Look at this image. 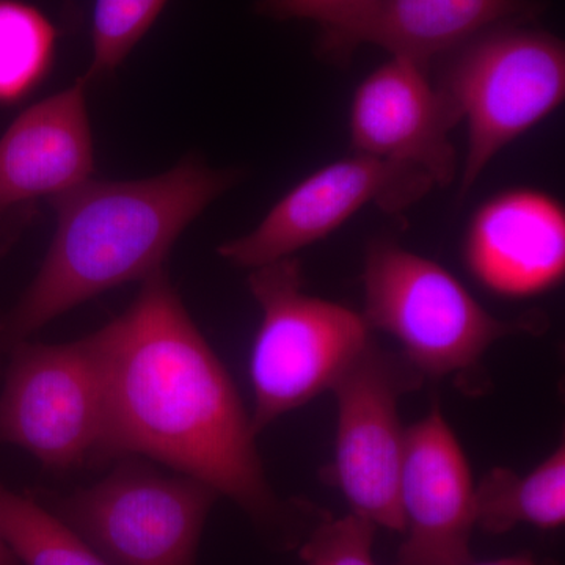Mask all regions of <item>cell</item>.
<instances>
[{"instance_id":"cell-1","label":"cell","mask_w":565,"mask_h":565,"mask_svg":"<svg viewBox=\"0 0 565 565\" xmlns=\"http://www.w3.org/2000/svg\"><path fill=\"white\" fill-rule=\"evenodd\" d=\"M102 332L109 385L104 465L143 457L230 498L274 545L302 544L323 516L270 487L252 416L167 267L141 281L128 310Z\"/></svg>"},{"instance_id":"cell-2","label":"cell","mask_w":565,"mask_h":565,"mask_svg":"<svg viewBox=\"0 0 565 565\" xmlns=\"http://www.w3.org/2000/svg\"><path fill=\"white\" fill-rule=\"evenodd\" d=\"M239 178L191 154L158 177L90 178L52 200L57 228L39 274L0 319V353L77 305L166 269L185 228Z\"/></svg>"},{"instance_id":"cell-3","label":"cell","mask_w":565,"mask_h":565,"mask_svg":"<svg viewBox=\"0 0 565 565\" xmlns=\"http://www.w3.org/2000/svg\"><path fill=\"white\" fill-rule=\"evenodd\" d=\"M248 288L262 323L250 355L252 426L263 433L282 415L332 392L370 344L363 315L303 292L302 264L282 258L250 270Z\"/></svg>"},{"instance_id":"cell-4","label":"cell","mask_w":565,"mask_h":565,"mask_svg":"<svg viewBox=\"0 0 565 565\" xmlns=\"http://www.w3.org/2000/svg\"><path fill=\"white\" fill-rule=\"evenodd\" d=\"M531 24L494 28L441 57L435 84L467 122L462 200L508 145L564 103L563 40Z\"/></svg>"},{"instance_id":"cell-5","label":"cell","mask_w":565,"mask_h":565,"mask_svg":"<svg viewBox=\"0 0 565 565\" xmlns=\"http://www.w3.org/2000/svg\"><path fill=\"white\" fill-rule=\"evenodd\" d=\"M363 282L367 326L396 338L423 377L463 373L494 341L546 326L537 313L494 318L449 270L393 241L371 244Z\"/></svg>"},{"instance_id":"cell-6","label":"cell","mask_w":565,"mask_h":565,"mask_svg":"<svg viewBox=\"0 0 565 565\" xmlns=\"http://www.w3.org/2000/svg\"><path fill=\"white\" fill-rule=\"evenodd\" d=\"M0 392V446L55 471L104 465L107 353L102 329L62 344L17 343Z\"/></svg>"},{"instance_id":"cell-7","label":"cell","mask_w":565,"mask_h":565,"mask_svg":"<svg viewBox=\"0 0 565 565\" xmlns=\"http://www.w3.org/2000/svg\"><path fill=\"white\" fill-rule=\"evenodd\" d=\"M111 465L92 486L36 498L110 565H196L204 523L221 494L143 457Z\"/></svg>"},{"instance_id":"cell-8","label":"cell","mask_w":565,"mask_h":565,"mask_svg":"<svg viewBox=\"0 0 565 565\" xmlns=\"http://www.w3.org/2000/svg\"><path fill=\"white\" fill-rule=\"evenodd\" d=\"M422 384L423 375L403 353L371 340L332 388L338 423L327 478L344 494L352 514L397 533L404 530L399 486L407 430L399 401Z\"/></svg>"},{"instance_id":"cell-9","label":"cell","mask_w":565,"mask_h":565,"mask_svg":"<svg viewBox=\"0 0 565 565\" xmlns=\"http://www.w3.org/2000/svg\"><path fill=\"white\" fill-rule=\"evenodd\" d=\"M434 188L422 170L353 152L305 178L253 232L222 244L218 255L248 270L291 258L326 239L364 207L397 214L422 202Z\"/></svg>"},{"instance_id":"cell-10","label":"cell","mask_w":565,"mask_h":565,"mask_svg":"<svg viewBox=\"0 0 565 565\" xmlns=\"http://www.w3.org/2000/svg\"><path fill=\"white\" fill-rule=\"evenodd\" d=\"M87 90L79 77L22 111L0 137V256L31 225L41 200L52 202L93 178Z\"/></svg>"},{"instance_id":"cell-11","label":"cell","mask_w":565,"mask_h":565,"mask_svg":"<svg viewBox=\"0 0 565 565\" xmlns=\"http://www.w3.org/2000/svg\"><path fill=\"white\" fill-rule=\"evenodd\" d=\"M430 66L390 58L356 88L349 115L353 152L422 170L435 188L456 181V110L430 79Z\"/></svg>"},{"instance_id":"cell-12","label":"cell","mask_w":565,"mask_h":565,"mask_svg":"<svg viewBox=\"0 0 565 565\" xmlns=\"http://www.w3.org/2000/svg\"><path fill=\"white\" fill-rule=\"evenodd\" d=\"M399 498L405 539L396 565L473 563V476L438 404L405 430Z\"/></svg>"},{"instance_id":"cell-13","label":"cell","mask_w":565,"mask_h":565,"mask_svg":"<svg viewBox=\"0 0 565 565\" xmlns=\"http://www.w3.org/2000/svg\"><path fill=\"white\" fill-rule=\"evenodd\" d=\"M542 0H364L343 20L321 29L319 54L348 62L364 44L430 66L468 41L508 24H531Z\"/></svg>"},{"instance_id":"cell-14","label":"cell","mask_w":565,"mask_h":565,"mask_svg":"<svg viewBox=\"0 0 565 565\" xmlns=\"http://www.w3.org/2000/svg\"><path fill=\"white\" fill-rule=\"evenodd\" d=\"M465 262L490 292L525 299L565 274V211L548 193L512 189L481 204L465 239Z\"/></svg>"},{"instance_id":"cell-15","label":"cell","mask_w":565,"mask_h":565,"mask_svg":"<svg viewBox=\"0 0 565 565\" xmlns=\"http://www.w3.org/2000/svg\"><path fill=\"white\" fill-rule=\"evenodd\" d=\"M564 522V445L527 475L497 467L475 486V523L486 533L504 534L519 525L556 530Z\"/></svg>"},{"instance_id":"cell-16","label":"cell","mask_w":565,"mask_h":565,"mask_svg":"<svg viewBox=\"0 0 565 565\" xmlns=\"http://www.w3.org/2000/svg\"><path fill=\"white\" fill-rule=\"evenodd\" d=\"M0 541L24 565H110L39 498L0 484Z\"/></svg>"},{"instance_id":"cell-17","label":"cell","mask_w":565,"mask_h":565,"mask_svg":"<svg viewBox=\"0 0 565 565\" xmlns=\"http://www.w3.org/2000/svg\"><path fill=\"white\" fill-rule=\"evenodd\" d=\"M58 31L25 0H0V106L28 98L54 66Z\"/></svg>"},{"instance_id":"cell-18","label":"cell","mask_w":565,"mask_h":565,"mask_svg":"<svg viewBox=\"0 0 565 565\" xmlns=\"http://www.w3.org/2000/svg\"><path fill=\"white\" fill-rule=\"evenodd\" d=\"M167 2L169 0H96L92 62L82 76L88 87L114 76L134 47L150 32Z\"/></svg>"},{"instance_id":"cell-19","label":"cell","mask_w":565,"mask_h":565,"mask_svg":"<svg viewBox=\"0 0 565 565\" xmlns=\"http://www.w3.org/2000/svg\"><path fill=\"white\" fill-rule=\"evenodd\" d=\"M377 526L363 516H323L300 544L305 565H377L373 556Z\"/></svg>"},{"instance_id":"cell-20","label":"cell","mask_w":565,"mask_h":565,"mask_svg":"<svg viewBox=\"0 0 565 565\" xmlns=\"http://www.w3.org/2000/svg\"><path fill=\"white\" fill-rule=\"evenodd\" d=\"M364 0H258L255 11L274 21H315L319 29L343 20Z\"/></svg>"},{"instance_id":"cell-21","label":"cell","mask_w":565,"mask_h":565,"mask_svg":"<svg viewBox=\"0 0 565 565\" xmlns=\"http://www.w3.org/2000/svg\"><path fill=\"white\" fill-rule=\"evenodd\" d=\"M62 7V24L63 29L68 32H77L82 25V11L77 6V0H61Z\"/></svg>"},{"instance_id":"cell-22","label":"cell","mask_w":565,"mask_h":565,"mask_svg":"<svg viewBox=\"0 0 565 565\" xmlns=\"http://www.w3.org/2000/svg\"><path fill=\"white\" fill-rule=\"evenodd\" d=\"M470 565H537V563H535L531 556L516 555L511 557H503V559L489 561V563H471Z\"/></svg>"},{"instance_id":"cell-23","label":"cell","mask_w":565,"mask_h":565,"mask_svg":"<svg viewBox=\"0 0 565 565\" xmlns=\"http://www.w3.org/2000/svg\"><path fill=\"white\" fill-rule=\"evenodd\" d=\"M0 565H17V559L2 541H0Z\"/></svg>"},{"instance_id":"cell-24","label":"cell","mask_w":565,"mask_h":565,"mask_svg":"<svg viewBox=\"0 0 565 565\" xmlns=\"http://www.w3.org/2000/svg\"><path fill=\"white\" fill-rule=\"evenodd\" d=\"M3 355H0V359H2Z\"/></svg>"}]
</instances>
